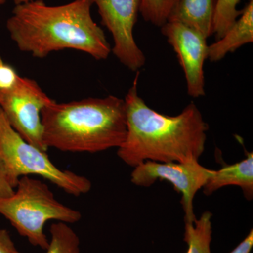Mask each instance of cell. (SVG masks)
<instances>
[{"instance_id": "cell-1", "label": "cell", "mask_w": 253, "mask_h": 253, "mask_svg": "<svg viewBox=\"0 0 253 253\" xmlns=\"http://www.w3.org/2000/svg\"><path fill=\"white\" fill-rule=\"evenodd\" d=\"M139 71L125 99L126 134L118 156L131 167L145 161L185 162L204 152L208 126L191 103L176 116H166L146 105L138 93Z\"/></svg>"}, {"instance_id": "cell-2", "label": "cell", "mask_w": 253, "mask_h": 253, "mask_svg": "<svg viewBox=\"0 0 253 253\" xmlns=\"http://www.w3.org/2000/svg\"><path fill=\"white\" fill-rule=\"evenodd\" d=\"M92 4V0H74L49 6L43 0H32L16 5L6 28L18 49L34 57L71 49L105 60L111 47L104 31L93 20Z\"/></svg>"}, {"instance_id": "cell-3", "label": "cell", "mask_w": 253, "mask_h": 253, "mask_svg": "<svg viewBox=\"0 0 253 253\" xmlns=\"http://www.w3.org/2000/svg\"><path fill=\"white\" fill-rule=\"evenodd\" d=\"M46 147L65 152L96 153L119 147L126 134L125 100L114 96L59 104L41 112Z\"/></svg>"}, {"instance_id": "cell-4", "label": "cell", "mask_w": 253, "mask_h": 253, "mask_svg": "<svg viewBox=\"0 0 253 253\" xmlns=\"http://www.w3.org/2000/svg\"><path fill=\"white\" fill-rule=\"evenodd\" d=\"M0 214L30 244L43 250L49 244L44 232L47 221L73 224L82 218L81 212L58 201L45 183L29 176L20 178L12 196L0 199Z\"/></svg>"}, {"instance_id": "cell-5", "label": "cell", "mask_w": 253, "mask_h": 253, "mask_svg": "<svg viewBox=\"0 0 253 253\" xmlns=\"http://www.w3.org/2000/svg\"><path fill=\"white\" fill-rule=\"evenodd\" d=\"M0 161L16 186L22 176L38 175L73 196L85 194L91 189L89 179L59 169L50 161L46 152L25 141L8 122L1 108Z\"/></svg>"}, {"instance_id": "cell-6", "label": "cell", "mask_w": 253, "mask_h": 253, "mask_svg": "<svg viewBox=\"0 0 253 253\" xmlns=\"http://www.w3.org/2000/svg\"><path fill=\"white\" fill-rule=\"evenodd\" d=\"M52 101L34 80L18 76L9 90L0 92V108L8 122L25 141L47 152L43 140L41 112Z\"/></svg>"}, {"instance_id": "cell-7", "label": "cell", "mask_w": 253, "mask_h": 253, "mask_svg": "<svg viewBox=\"0 0 253 253\" xmlns=\"http://www.w3.org/2000/svg\"><path fill=\"white\" fill-rule=\"evenodd\" d=\"M131 181L136 186L149 187L157 180H166L172 184L181 194L185 223H194V199L196 193L204 187L214 170L201 166L199 160L185 162L158 163L147 161L134 168Z\"/></svg>"}, {"instance_id": "cell-8", "label": "cell", "mask_w": 253, "mask_h": 253, "mask_svg": "<svg viewBox=\"0 0 253 253\" xmlns=\"http://www.w3.org/2000/svg\"><path fill=\"white\" fill-rule=\"evenodd\" d=\"M97 6L101 23L113 36V51L125 66L139 71L146 57L136 44L134 28L140 11L141 0H92Z\"/></svg>"}, {"instance_id": "cell-9", "label": "cell", "mask_w": 253, "mask_h": 253, "mask_svg": "<svg viewBox=\"0 0 253 253\" xmlns=\"http://www.w3.org/2000/svg\"><path fill=\"white\" fill-rule=\"evenodd\" d=\"M161 28L184 71L188 94L193 98L205 96L204 66L208 59V38L180 23L168 21Z\"/></svg>"}, {"instance_id": "cell-10", "label": "cell", "mask_w": 253, "mask_h": 253, "mask_svg": "<svg viewBox=\"0 0 253 253\" xmlns=\"http://www.w3.org/2000/svg\"><path fill=\"white\" fill-rule=\"evenodd\" d=\"M217 2V0H175L168 21L182 23L208 38L214 35Z\"/></svg>"}, {"instance_id": "cell-11", "label": "cell", "mask_w": 253, "mask_h": 253, "mask_svg": "<svg viewBox=\"0 0 253 253\" xmlns=\"http://www.w3.org/2000/svg\"><path fill=\"white\" fill-rule=\"evenodd\" d=\"M253 42V0H249L242 14L220 39L208 45V59L218 62L229 53Z\"/></svg>"}, {"instance_id": "cell-12", "label": "cell", "mask_w": 253, "mask_h": 253, "mask_svg": "<svg viewBox=\"0 0 253 253\" xmlns=\"http://www.w3.org/2000/svg\"><path fill=\"white\" fill-rule=\"evenodd\" d=\"M226 186H238L242 189L245 197L253 196V154L246 153V159L235 164L214 170L203 189L205 194L211 195Z\"/></svg>"}, {"instance_id": "cell-13", "label": "cell", "mask_w": 253, "mask_h": 253, "mask_svg": "<svg viewBox=\"0 0 253 253\" xmlns=\"http://www.w3.org/2000/svg\"><path fill=\"white\" fill-rule=\"evenodd\" d=\"M212 213L205 212L194 223H185L184 241L188 244L186 253H211Z\"/></svg>"}, {"instance_id": "cell-14", "label": "cell", "mask_w": 253, "mask_h": 253, "mask_svg": "<svg viewBox=\"0 0 253 253\" xmlns=\"http://www.w3.org/2000/svg\"><path fill=\"white\" fill-rule=\"evenodd\" d=\"M49 233L51 239L45 253H81L79 237L68 224L54 223Z\"/></svg>"}, {"instance_id": "cell-15", "label": "cell", "mask_w": 253, "mask_h": 253, "mask_svg": "<svg viewBox=\"0 0 253 253\" xmlns=\"http://www.w3.org/2000/svg\"><path fill=\"white\" fill-rule=\"evenodd\" d=\"M241 0H217L214 19V35L220 39L242 14L238 10Z\"/></svg>"}, {"instance_id": "cell-16", "label": "cell", "mask_w": 253, "mask_h": 253, "mask_svg": "<svg viewBox=\"0 0 253 253\" xmlns=\"http://www.w3.org/2000/svg\"><path fill=\"white\" fill-rule=\"evenodd\" d=\"M175 0H141L140 11L146 22L161 28L167 23Z\"/></svg>"}, {"instance_id": "cell-17", "label": "cell", "mask_w": 253, "mask_h": 253, "mask_svg": "<svg viewBox=\"0 0 253 253\" xmlns=\"http://www.w3.org/2000/svg\"><path fill=\"white\" fill-rule=\"evenodd\" d=\"M18 75L14 68L4 62L0 57V92L13 87L17 81Z\"/></svg>"}, {"instance_id": "cell-18", "label": "cell", "mask_w": 253, "mask_h": 253, "mask_svg": "<svg viewBox=\"0 0 253 253\" xmlns=\"http://www.w3.org/2000/svg\"><path fill=\"white\" fill-rule=\"evenodd\" d=\"M16 185L11 180L0 161V199H6L14 194Z\"/></svg>"}, {"instance_id": "cell-19", "label": "cell", "mask_w": 253, "mask_h": 253, "mask_svg": "<svg viewBox=\"0 0 253 253\" xmlns=\"http://www.w3.org/2000/svg\"><path fill=\"white\" fill-rule=\"evenodd\" d=\"M0 253H20L6 229H0Z\"/></svg>"}, {"instance_id": "cell-20", "label": "cell", "mask_w": 253, "mask_h": 253, "mask_svg": "<svg viewBox=\"0 0 253 253\" xmlns=\"http://www.w3.org/2000/svg\"><path fill=\"white\" fill-rule=\"evenodd\" d=\"M253 246V231H250L249 235L230 253H251Z\"/></svg>"}, {"instance_id": "cell-21", "label": "cell", "mask_w": 253, "mask_h": 253, "mask_svg": "<svg viewBox=\"0 0 253 253\" xmlns=\"http://www.w3.org/2000/svg\"><path fill=\"white\" fill-rule=\"evenodd\" d=\"M11 1L14 3L15 5H18L28 2V1H31L32 0H11Z\"/></svg>"}, {"instance_id": "cell-22", "label": "cell", "mask_w": 253, "mask_h": 253, "mask_svg": "<svg viewBox=\"0 0 253 253\" xmlns=\"http://www.w3.org/2000/svg\"><path fill=\"white\" fill-rule=\"evenodd\" d=\"M6 0H0V5L4 4L6 3Z\"/></svg>"}]
</instances>
